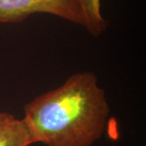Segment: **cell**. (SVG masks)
Here are the masks:
<instances>
[{"instance_id":"1","label":"cell","mask_w":146,"mask_h":146,"mask_svg":"<svg viewBox=\"0 0 146 146\" xmlns=\"http://www.w3.org/2000/svg\"><path fill=\"white\" fill-rule=\"evenodd\" d=\"M109 113L97 76L82 72L25 105L23 119L34 144L92 146L102 136Z\"/></svg>"},{"instance_id":"2","label":"cell","mask_w":146,"mask_h":146,"mask_svg":"<svg viewBox=\"0 0 146 146\" xmlns=\"http://www.w3.org/2000/svg\"><path fill=\"white\" fill-rule=\"evenodd\" d=\"M35 13H45L83 25L76 0H0V23H20Z\"/></svg>"},{"instance_id":"3","label":"cell","mask_w":146,"mask_h":146,"mask_svg":"<svg viewBox=\"0 0 146 146\" xmlns=\"http://www.w3.org/2000/svg\"><path fill=\"white\" fill-rule=\"evenodd\" d=\"M34 144L23 119L0 111V146H29Z\"/></svg>"},{"instance_id":"4","label":"cell","mask_w":146,"mask_h":146,"mask_svg":"<svg viewBox=\"0 0 146 146\" xmlns=\"http://www.w3.org/2000/svg\"><path fill=\"white\" fill-rule=\"evenodd\" d=\"M83 18V25L91 35L98 36L104 33L107 22L102 14L101 0H76Z\"/></svg>"}]
</instances>
